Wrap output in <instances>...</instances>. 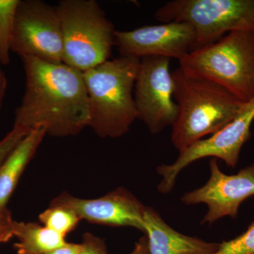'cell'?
I'll return each instance as SVG.
<instances>
[{"label": "cell", "instance_id": "cell-1", "mask_svg": "<svg viewBox=\"0 0 254 254\" xmlns=\"http://www.w3.org/2000/svg\"><path fill=\"white\" fill-rule=\"evenodd\" d=\"M26 88L15 112L14 127L46 128L55 137L76 136L89 127L90 110L82 71L65 64L21 58Z\"/></svg>", "mask_w": 254, "mask_h": 254}, {"label": "cell", "instance_id": "cell-2", "mask_svg": "<svg viewBox=\"0 0 254 254\" xmlns=\"http://www.w3.org/2000/svg\"><path fill=\"white\" fill-rule=\"evenodd\" d=\"M172 76L178 116L171 141L180 153L231 123L245 103L220 85L190 76L181 68L173 71Z\"/></svg>", "mask_w": 254, "mask_h": 254}, {"label": "cell", "instance_id": "cell-3", "mask_svg": "<svg viewBox=\"0 0 254 254\" xmlns=\"http://www.w3.org/2000/svg\"><path fill=\"white\" fill-rule=\"evenodd\" d=\"M140 63L139 58L120 56L83 72L89 127L100 138L124 136L138 119L133 88Z\"/></svg>", "mask_w": 254, "mask_h": 254}, {"label": "cell", "instance_id": "cell-4", "mask_svg": "<svg viewBox=\"0 0 254 254\" xmlns=\"http://www.w3.org/2000/svg\"><path fill=\"white\" fill-rule=\"evenodd\" d=\"M190 76L220 85L242 103L254 98V31L230 32L180 60Z\"/></svg>", "mask_w": 254, "mask_h": 254}, {"label": "cell", "instance_id": "cell-5", "mask_svg": "<svg viewBox=\"0 0 254 254\" xmlns=\"http://www.w3.org/2000/svg\"><path fill=\"white\" fill-rule=\"evenodd\" d=\"M63 35V63L82 72L109 60L115 26L95 0H63L57 6Z\"/></svg>", "mask_w": 254, "mask_h": 254}, {"label": "cell", "instance_id": "cell-6", "mask_svg": "<svg viewBox=\"0 0 254 254\" xmlns=\"http://www.w3.org/2000/svg\"><path fill=\"white\" fill-rule=\"evenodd\" d=\"M155 17L163 23L191 24L196 35L194 50L225 33L254 31V0H173L159 8Z\"/></svg>", "mask_w": 254, "mask_h": 254}, {"label": "cell", "instance_id": "cell-7", "mask_svg": "<svg viewBox=\"0 0 254 254\" xmlns=\"http://www.w3.org/2000/svg\"><path fill=\"white\" fill-rule=\"evenodd\" d=\"M254 121V98L245 103L236 118L220 131L180 152L173 163L158 166L157 173L162 177L158 185V191L164 194L170 193L179 174L200 159L213 157L220 159L230 168H236L242 147L250 138Z\"/></svg>", "mask_w": 254, "mask_h": 254}, {"label": "cell", "instance_id": "cell-8", "mask_svg": "<svg viewBox=\"0 0 254 254\" xmlns=\"http://www.w3.org/2000/svg\"><path fill=\"white\" fill-rule=\"evenodd\" d=\"M11 52L46 63H63V35L57 6L41 0H20Z\"/></svg>", "mask_w": 254, "mask_h": 254}, {"label": "cell", "instance_id": "cell-9", "mask_svg": "<svg viewBox=\"0 0 254 254\" xmlns=\"http://www.w3.org/2000/svg\"><path fill=\"white\" fill-rule=\"evenodd\" d=\"M170 61L171 59L164 57L141 59L133 95L138 119L152 134L173 127L178 116V106L174 101Z\"/></svg>", "mask_w": 254, "mask_h": 254}, {"label": "cell", "instance_id": "cell-10", "mask_svg": "<svg viewBox=\"0 0 254 254\" xmlns=\"http://www.w3.org/2000/svg\"><path fill=\"white\" fill-rule=\"evenodd\" d=\"M209 168L210 175L208 182L204 186L182 195V203L207 205L208 211L202 220V225H211L224 217L237 218L241 204L254 195V163L232 175L222 173L216 158L210 160Z\"/></svg>", "mask_w": 254, "mask_h": 254}, {"label": "cell", "instance_id": "cell-11", "mask_svg": "<svg viewBox=\"0 0 254 254\" xmlns=\"http://www.w3.org/2000/svg\"><path fill=\"white\" fill-rule=\"evenodd\" d=\"M195 41L191 24L174 21L132 31H116L115 46L121 57H164L180 61L193 50Z\"/></svg>", "mask_w": 254, "mask_h": 254}, {"label": "cell", "instance_id": "cell-12", "mask_svg": "<svg viewBox=\"0 0 254 254\" xmlns=\"http://www.w3.org/2000/svg\"><path fill=\"white\" fill-rule=\"evenodd\" d=\"M50 206L72 210L81 220L112 227H131L145 232L143 215L145 208L131 192L117 189L95 199L77 198L67 192L55 197Z\"/></svg>", "mask_w": 254, "mask_h": 254}, {"label": "cell", "instance_id": "cell-13", "mask_svg": "<svg viewBox=\"0 0 254 254\" xmlns=\"http://www.w3.org/2000/svg\"><path fill=\"white\" fill-rule=\"evenodd\" d=\"M143 224L150 254H213L218 250V243L187 236L174 230L150 207L145 208Z\"/></svg>", "mask_w": 254, "mask_h": 254}, {"label": "cell", "instance_id": "cell-14", "mask_svg": "<svg viewBox=\"0 0 254 254\" xmlns=\"http://www.w3.org/2000/svg\"><path fill=\"white\" fill-rule=\"evenodd\" d=\"M46 135L43 127L32 128L0 165V212L9 211L10 198Z\"/></svg>", "mask_w": 254, "mask_h": 254}, {"label": "cell", "instance_id": "cell-15", "mask_svg": "<svg viewBox=\"0 0 254 254\" xmlns=\"http://www.w3.org/2000/svg\"><path fill=\"white\" fill-rule=\"evenodd\" d=\"M14 248L18 254L47 253L66 245L65 237L36 222H14Z\"/></svg>", "mask_w": 254, "mask_h": 254}, {"label": "cell", "instance_id": "cell-16", "mask_svg": "<svg viewBox=\"0 0 254 254\" xmlns=\"http://www.w3.org/2000/svg\"><path fill=\"white\" fill-rule=\"evenodd\" d=\"M20 0H0V64L10 63L15 19Z\"/></svg>", "mask_w": 254, "mask_h": 254}, {"label": "cell", "instance_id": "cell-17", "mask_svg": "<svg viewBox=\"0 0 254 254\" xmlns=\"http://www.w3.org/2000/svg\"><path fill=\"white\" fill-rule=\"evenodd\" d=\"M38 218L43 225L64 237L74 230L81 220L72 210L50 205Z\"/></svg>", "mask_w": 254, "mask_h": 254}, {"label": "cell", "instance_id": "cell-18", "mask_svg": "<svg viewBox=\"0 0 254 254\" xmlns=\"http://www.w3.org/2000/svg\"><path fill=\"white\" fill-rule=\"evenodd\" d=\"M213 254H254V222L242 235L219 244Z\"/></svg>", "mask_w": 254, "mask_h": 254}, {"label": "cell", "instance_id": "cell-19", "mask_svg": "<svg viewBox=\"0 0 254 254\" xmlns=\"http://www.w3.org/2000/svg\"><path fill=\"white\" fill-rule=\"evenodd\" d=\"M29 131L30 130L26 128L14 126L12 129L0 140V165Z\"/></svg>", "mask_w": 254, "mask_h": 254}, {"label": "cell", "instance_id": "cell-20", "mask_svg": "<svg viewBox=\"0 0 254 254\" xmlns=\"http://www.w3.org/2000/svg\"><path fill=\"white\" fill-rule=\"evenodd\" d=\"M81 249L78 254H108L104 240L87 232L82 236Z\"/></svg>", "mask_w": 254, "mask_h": 254}, {"label": "cell", "instance_id": "cell-21", "mask_svg": "<svg viewBox=\"0 0 254 254\" xmlns=\"http://www.w3.org/2000/svg\"><path fill=\"white\" fill-rule=\"evenodd\" d=\"M14 222L10 210L0 212V243H6L14 238Z\"/></svg>", "mask_w": 254, "mask_h": 254}, {"label": "cell", "instance_id": "cell-22", "mask_svg": "<svg viewBox=\"0 0 254 254\" xmlns=\"http://www.w3.org/2000/svg\"><path fill=\"white\" fill-rule=\"evenodd\" d=\"M81 249V244L68 243L56 250L41 254H78Z\"/></svg>", "mask_w": 254, "mask_h": 254}, {"label": "cell", "instance_id": "cell-23", "mask_svg": "<svg viewBox=\"0 0 254 254\" xmlns=\"http://www.w3.org/2000/svg\"><path fill=\"white\" fill-rule=\"evenodd\" d=\"M129 254H150L148 239L145 235L136 242L134 248Z\"/></svg>", "mask_w": 254, "mask_h": 254}, {"label": "cell", "instance_id": "cell-24", "mask_svg": "<svg viewBox=\"0 0 254 254\" xmlns=\"http://www.w3.org/2000/svg\"><path fill=\"white\" fill-rule=\"evenodd\" d=\"M6 87H7V79L4 73L0 68V89H6Z\"/></svg>", "mask_w": 254, "mask_h": 254}, {"label": "cell", "instance_id": "cell-25", "mask_svg": "<svg viewBox=\"0 0 254 254\" xmlns=\"http://www.w3.org/2000/svg\"><path fill=\"white\" fill-rule=\"evenodd\" d=\"M6 89H0V110L2 107L3 102H4L5 94H6Z\"/></svg>", "mask_w": 254, "mask_h": 254}]
</instances>
